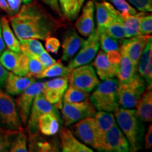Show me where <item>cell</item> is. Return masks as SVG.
Here are the masks:
<instances>
[{"mask_svg":"<svg viewBox=\"0 0 152 152\" xmlns=\"http://www.w3.org/2000/svg\"><path fill=\"white\" fill-rule=\"evenodd\" d=\"M8 20L19 41L28 38L45 40L64 26L37 1L24 4Z\"/></svg>","mask_w":152,"mask_h":152,"instance_id":"6da1fadb","label":"cell"},{"mask_svg":"<svg viewBox=\"0 0 152 152\" xmlns=\"http://www.w3.org/2000/svg\"><path fill=\"white\" fill-rule=\"evenodd\" d=\"M114 112L119 128L130 144V151H137L140 149L144 128L137 116L136 110L118 106Z\"/></svg>","mask_w":152,"mask_h":152,"instance_id":"7a4b0ae2","label":"cell"},{"mask_svg":"<svg viewBox=\"0 0 152 152\" xmlns=\"http://www.w3.org/2000/svg\"><path fill=\"white\" fill-rule=\"evenodd\" d=\"M118 80L110 78L99 83L90 96V102L98 111L114 112L118 107Z\"/></svg>","mask_w":152,"mask_h":152,"instance_id":"3957f363","label":"cell"},{"mask_svg":"<svg viewBox=\"0 0 152 152\" xmlns=\"http://www.w3.org/2000/svg\"><path fill=\"white\" fill-rule=\"evenodd\" d=\"M0 127L13 130H23L14 99L1 88H0Z\"/></svg>","mask_w":152,"mask_h":152,"instance_id":"277c9868","label":"cell"},{"mask_svg":"<svg viewBox=\"0 0 152 152\" xmlns=\"http://www.w3.org/2000/svg\"><path fill=\"white\" fill-rule=\"evenodd\" d=\"M99 83L93 66L87 64L73 68L68 75V83L71 86L88 93L92 92Z\"/></svg>","mask_w":152,"mask_h":152,"instance_id":"5b68a950","label":"cell"},{"mask_svg":"<svg viewBox=\"0 0 152 152\" xmlns=\"http://www.w3.org/2000/svg\"><path fill=\"white\" fill-rule=\"evenodd\" d=\"M145 90V83L140 75L131 83L120 84L118 105L125 109H134Z\"/></svg>","mask_w":152,"mask_h":152,"instance_id":"8992f818","label":"cell"},{"mask_svg":"<svg viewBox=\"0 0 152 152\" xmlns=\"http://www.w3.org/2000/svg\"><path fill=\"white\" fill-rule=\"evenodd\" d=\"M61 110L65 127L71 126L81 119L92 116L96 113V109L89 99L77 103L63 102Z\"/></svg>","mask_w":152,"mask_h":152,"instance_id":"52a82bcc","label":"cell"},{"mask_svg":"<svg viewBox=\"0 0 152 152\" xmlns=\"http://www.w3.org/2000/svg\"><path fill=\"white\" fill-rule=\"evenodd\" d=\"M52 113L60 117V113L58 109L51 103H49L41 92L36 95L34 98L31 109H30L29 117L27 121V132L28 134H33L39 132L38 123L42 115L45 113Z\"/></svg>","mask_w":152,"mask_h":152,"instance_id":"ba28073f","label":"cell"},{"mask_svg":"<svg viewBox=\"0 0 152 152\" xmlns=\"http://www.w3.org/2000/svg\"><path fill=\"white\" fill-rule=\"evenodd\" d=\"M82 45L77 55L68 64V68L70 71L77 66L88 64L92 61L97 54L99 48V33L94 29L90 35L87 37Z\"/></svg>","mask_w":152,"mask_h":152,"instance_id":"9c48e42d","label":"cell"},{"mask_svg":"<svg viewBox=\"0 0 152 152\" xmlns=\"http://www.w3.org/2000/svg\"><path fill=\"white\" fill-rule=\"evenodd\" d=\"M43 88L44 82L35 81L26 90L19 94L15 100L19 117L23 125L27 123L34 98L36 95L42 92Z\"/></svg>","mask_w":152,"mask_h":152,"instance_id":"30bf717a","label":"cell"},{"mask_svg":"<svg viewBox=\"0 0 152 152\" xmlns=\"http://www.w3.org/2000/svg\"><path fill=\"white\" fill-rule=\"evenodd\" d=\"M99 151H130L129 142L116 124L113 125L104 135L101 142Z\"/></svg>","mask_w":152,"mask_h":152,"instance_id":"8fae6325","label":"cell"},{"mask_svg":"<svg viewBox=\"0 0 152 152\" xmlns=\"http://www.w3.org/2000/svg\"><path fill=\"white\" fill-rule=\"evenodd\" d=\"M68 86V76L56 77L44 82V88L42 92L49 103L54 105L58 110L62 107L63 98Z\"/></svg>","mask_w":152,"mask_h":152,"instance_id":"7c38bea8","label":"cell"},{"mask_svg":"<svg viewBox=\"0 0 152 152\" xmlns=\"http://www.w3.org/2000/svg\"><path fill=\"white\" fill-rule=\"evenodd\" d=\"M70 130L74 135L77 137L84 144L90 145L96 150L99 149L96 125L92 116L86 117L74 123Z\"/></svg>","mask_w":152,"mask_h":152,"instance_id":"4fadbf2b","label":"cell"},{"mask_svg":"<svg viewBox=\"0 0 152 152\" xmlns=\"http://www.w3.org/2000/svg\"><path fill=\"white\" fill-rule=\"evenodd\" d=\"M151 35H138L130 37L128 39H122L120 50H122L128 56L134 65L137 67L140 56L147 46V43L151 40Z\"/></svg>","mask_w":152,"mask_h":152,"instance_id":"5bb4252c","label":"cell"},{"mask_svg":"<svg viewBox=\"0 0 152 152\" xmlns=\"http://www.w3.org/2000/svg\"><path fill=\"white\" fill-rule=\"evenodd\" d=\"M75 28L83 37L90 35L94 28V4L89 0L83 7L82 14L75 24Z\"/></svg>","mask_w":152,"mask_h":152,"instance_id":"9a60e30c","label":"cell"},{"mask_svg":"<svg viewBox=\"0 0 152 152\" xmlns=\"http://www.w3.org/2000/svg\"><path fill=\"white\" fill-rule=\"evenodd\" d=\"M96 18L97 27L96 30L98 32L102 31L108 25H109L115 19L118 18L120 11L115 9L113 6L108 1L95 2Z\"/></svg>","mask_w":152,"mask_h":152,"instance_id":"2e32d148","label":"cell"},{"mask_svg":"<svg viewBox=\"0 0 152 152\" xmlns=\"http://www.w3.org/2000/svg\"><path fill=\"white\" fill-rule=\"evenodd\" d=\"M85 39L80 37L73 28L68 30L63 37L61 61H68L77 52Z\"/></svg>","mask_w":152,"mask_h":152,"instance_id":"e0dca14e","label":"cell"},{"mask_svg":"<svg viewBox=\"0 0 152 152\" xmlns=\"http://www.w3.org/2000/svg\"><path fill=\"white\" fill-rule=\"evenodd\" d=\"M35 81V77L18 75L11 71L7 73L3 87H4L6 92L15 96L26 90Z\"/></svg>","mask_w":152,"mask_h":152,"instance_id":"ac0fdd59","label":"cell"},{"mask_svg":"<svg viewBox=\"0 0 152 152\" xmlns=\"http://www.w3.org/2000/svg\"><path fill=\"white\" fill-rule=\"evenodd\" d=\"M96 55L92 65L95 68L99 77L102 80H105L107 79L113 78L116 76V71L118 66L113 65L109 62L106 56V53L100 50Z\"/></svg>","mask_w":152,"mask_h":152,"instance_id":"d6986e66","label":"cell"},{"mask_svg":"<svg viewBox=\"0 0 152 152\" xmlns=\"http://www.w3.org/2000/svg\"><path fill=\"white\" fill-rule=\"evenodd\" d=\"M121 58L118 66L116 76L120 84H127L134 80L137 76V67L134 65L128 56L122 50H120Z\"/></svg>","mask_w":152,"mask_h":152,"instance_id":"ffe728a7","label":"cell"},{"mask_svg":"<svg viewBox=\"0 0 152 152\" xmlns=\"http://www.w3.org/2000/svg\"><path fill=\"white\" fill-rule=\"evenodd\" d=\"M61 147L64 152H92L93 150L76 139L71 130L64 128L59 131Z\"/></svg>","mask_w":152,"mask_h":152,"instance_id":"44dd1931","label":"cell"},{"mask_svg":"<svg viewBox=\"0 0 152 152\" xmlns=\"http://www.w3.org/2000/svg\"><path fill=\"white\" fill-rule=\"evenodd\" d=\"M137 116L141 121H152V85H148L136 106Z\"/></svg>","mask_w":152,"mask_h":152,"instance_id":"7402d4cb","label":"cell"},{"mask_svg":"<svg viewBox=\"0 0 152 152\" xmlns=\"http://www.w3.org/2000/svg\"><path fill=\"white\" fill-rule=\"evenodd\" d=\"M94 121L96 125V134H97L99 149L100 150L101 142L105 133L111 128L115 123V120L114 115L111 112L99 111L98 113L94 114Z\"/></svg>","mask_w":152,"mask_h":152,"instance_id":"603a6c76","label":"cell"},{"mask_svg":"<svg viewBox=\"0 0 152 152\" xmlns=\"http://www.w3.org/2000/svg\"><path fill=\"white\" fill-rule=\"evenodd\" d=\"M29 151L50 152L58 151V147L56 142L52 139H47L39 134V132L29 134Z\"/></svg>","mask_w":152,"mask_h":152,"instance_id":"cb8c5ba5","label":"cell"},{"mask_svg":"<svg viewBox=\"0 0 152 152\" xmlns=\"http://www.w3.org/2000/svg\"><path fill=\"white\" fill-rule=\"evenodd\" d=\"M61 118L54 113H45L39 118L38 128L42 134L45 136H53L60 130Z\"/></svg>","mask_w":152,"mask_h":152,"instance_id":"d4e9b609","label":"cell"},{"mask_svg":"<svg viewBox=\"0 0 152 152\" xmlns=\"http://www.w3.org/2000/svg\"><path fill=\"white\" fill-rule=\"evenodd\" d=\"M143 13V11H140L136 14H130L128 13L121 12V24L124 30L125 37L130 38L140 35L139 25L140 18Z\"/></svg>","mask_w":152,"mask_h":152,"instance_id":"484cf974","label":"cell"},{"mask_svg":"<svg viewBox=\"0 0 152 152\" xmlns=\"http://www.w3.org/2000/svg\"><path fill=\"white\" fill-rule=\"evenodd\" d=\"M0 23H1L3 39L6 47L14 52H20V41L14 33V31L11 30L8 18L4 16L2 17L0 19Z\"/></svg>","mask_w":152,"mask_h":152,"instance_id":"4316f807","label":"cell"},{"mask_svg":"<svg viewBox=\"0 0 152 152\" xmlns=\"http://www.w3.org/2000/svg\"><path fill=\"white\" fill-rule=\"evenodd\" d=\"M20 52L34 57H37L45 50L40 41L35 38H28L20 40Z\"/></svg>","mask_w":152,"mask_h":152,"instance_id":"83f0119b","label":"cell"},{"mask_svg":"<svg viewBox=\"0 0 152 152\" xmlns=\"http://www.w3.org/2000/svg\"><path fill=\"white\" fill-rule=\"evenodd\" d=\"M69 68L68 66H65L63 64L61 60H58L45 68L42 73L37 76V78H45V77H56L62 76H68L70 73Z\"/></svg>","mask_w":152,"mask_h":152,"instance_id":"f1b7e54d","label":"cell"},{"mask_svg":"<svg viewBox=\"0 0 152 152\" xmlns=\"http://www.w3.org/2000/svg\"><path fill=\"white\" fill-rule=\"evenodd\" d=\"M60 9L64 16L69 20H73L78 16L81 7L77 0H58Z\"/></svg>","mask_w":152,"mask_h":152,"instance_id":"f546056e","label":"cell"},{"mask_svg":"<svg viewBox=\"0 0 152 152\" xmlns=\"http://www.w3.org/2000/svg\"><path fill=\"white\" fill-rule=\"evenodd\" d=\"M89 97H90V94L88 92L70 85V87L67 88L64 93L63 102L77 103V102H84L88 99Z\"/></svg>","mask_w":152,"mask_h":152,"instance_id":"4dcf8cb0","label":"cell"},{"mask_svg":"<svg viewBox=\"0 0 152 152\" xmlns=\"http://www.w3.org/2000/svg\"><path fill=\"white\" fill-rule=\"evenodd\" d=\"M20 52H16L10 49H4L0 55V62L7 71H14Z\"/></svg>","mask_w":152,"mask_h":152,"instance_id":"1f68e13d","label":"cell"},{"mask_svg":"<svg viewBox=\"0 0 152 152\" xmlns=\"http://www.w3.org/2000/svg\"><path fill=\"white\" fill-rule=\"evenodd\" d=\"M101 32H105L108 35H111V37L115 38L118 40H122V39L126 38L122 24H121V13H120L118 18L115 19L113 21H112L109 25H108L103 30L99 32V33H101Z\"/></svg>","mask_w":152,"mask_h":152,"instance_id":"d6a6232c","label":"cell"},{"mask_svg":"<svg viewBox=\"0 0 152 152\" xmlns=\"http://www.w3.org/2000/svg\"><path fill=\"white\" fill-rule=\"evenodd\" d=\"M99 33V45L102 51L106 53L111 50L120 51L118 39L111 37L105 32H101Z\"/></svg>","mask_w":152,"mask_h":152,"instance_id":"836d02e7","label":"cell"},{"mask_svg":"<svg viewBox=\"0 0 152 152\" xmlns=\"http://www.w3.org/2000/svg\"><path fill=\"white\" fill-rule=\"evenodd\" d=\"M9 151L11 152H27V137L23 130L18 131L11 141Z\"/></svg>","mask_w":152,"mask_h":152,"instance_id":"e575fe53","label":"cell"},{"mask_svg":"<svg viewBox=\"0 0 152 152\" xmlns=\"http://www.w3.org/2000/svg\"><path fill=\"white\" fill-rule=\"evenodd\" d=\"M18 132L0 127V152L9 151L11 141Z\"/></svg>","mask_w":152,"mask_h":152,"instance_id":"d590c367","label":"cell"},{"mask_svg":"<svg viewBox=\"0 0 152 152\" xmlns=\"http://www.w3.org/2000/svg\"><path fill=\"white\" fill-rule=\"evenodd\" d=\"M152 33L151 14L144 12L140 20L139 33L140 35H150Z\"/></svg>","mask_w":152,"mask_h":152,"instance_id":"8d00e7d4","label":"cell"},{"mask_svg":"<svg viewBox=\"0 0 152 152\" xmlns=\"http://www.w3.org/2000/svg\"><path fill=\"white\" fill-rule=\"evenodd\" d=\"M151 56H152V42L151 40H150L147 43V46L142 52L137 64V72L141 77L143 75L144 69H145L146 66L149 61V57Z\"/></svg>","mask_w":152,"mask_h":152,"instance_id":"74e56055","label":"cell"},{"mask_svg":"<svg viewBox=\"0 0 152 152\" xmlns=\"http://www.w3.org/2000/svg\"><path fill=\"white\" fill-rule=\"evenodd\" d=\"M29 56L28 61V71L27 76L33 77H37V76L45 69V67L42 65V64L37 58L34 56Z\"/></svg>","mask_w":152,"mask_h":152,"instance_id":"f35d334b","label":"cell"},{"mask_svg":"<svg viewBox=\"0 0 152 152\" xmlns=\"http://www.w3.org/2000/svg\"><path fill=\"white\" fill-rule=\"evenodd\" d=\"M28 61H29V56L24 53L20 52L16 66L13 73L21 76L27 75L28 71Z\"/></svg>","mask_w":152,"mask_h":152,"instance_id":"ab89813d","label":"cell"},{"mask_svg":"<svg viewBox=\"0 0 152 152\" xmlns=\"http://www.w3.org/2000/svg\"><path fill=\"white\" fill-rule=\"evenodd\" d=\"M99 1H108L113 6V7L120 12L128 13L130 14H136L137 11L132 7L126 0H99Z\"/></svg>","mask_w":152,"mask_h":152,"instance_id":"60d3db41","label":"cell"},{"mask_svg":"<svg viewBox=\"0 0 152 152\" xmlns=\"http://www.w3.org/2000/svg\"><path fill=\"white\" fill-rule=\"evenodd\" d=\"M139 11L143 12H151L152 0H128Z\"/></svg>","mask_w":152,"mask_h":152,"instance_id":"b9f144b4","label":"cell"},{"mask_svg":"<svg viewBox=\"0 0 152 152\" xmlns=\"http://www.w3.org/2000/svg\"><path fill=\"white\" fill-rule=\"evenodd\" d=\"M45 50L48 52L54 53L57 54L58 52V49L60 48L61 43L59 40L56 37H48L45 39Z\"/></svg>","mask_w":152,"mask_h":152,"instance_id":"7bdbcfd3","label":"cell"},{"mask_svg":"<svg viewBox=\"0 0 152 152\" xmlns=\"http://www.w3.org/2000/svg\"><path fill=\"white\" fill-rule=\"evenodd\" d=\"M36 58H37V59L40 61L42 65L45 67V68H47L49 66H52V64H54L56 61V59H54L53 57L51 56V55L45 49Z\"/></svg>","mask_w":152,"mask_h":152,"instance_id":"ee69618b","label":"cell"},{"mask_svg":"<svg viewBox=\"0 0 152 152\" xmlns=\"http://www.w3.org/2000/svg\"><path fill=\"white\" fill-rule=\"evenodd\" d=\"M142 77L144 82H147L148 85H152V56L149 57V60L144 69Z\"/></svg>","mask_w":152,"mask_h":152,"instance_id":"f6af8a7d","label":"cell"},{"mask_svg":"<svg viewBox=\"0 0 152 152\" xmlns=\"http://www.w3.org/2000/svg\"><path fill=\"white\" fill-rule=\"evenodd\" d=\"M106 56L108 60L111 64L115 66H118L120 61L121 58V54L120 51L117 50H111L106 52Z\"/></svg>","mask_w":152,"mask_h":152,"instance_id":"bcb514c9","label":"cell"},{"mask_svg":"<svg viewBox=\"0 0 152 152\" xmlns=\"http://www.w3.org/2000/svg\"><path fill=\"white\" fill-rule=\"evenodd\" d=\"M6 1H7L9 10H10L11 16L18 12L22 3V0H6Z\"/></svg>","mask_w":152,"mask_h":152,"instance_id":"7dc6e473","label":"cell"},{"mask_svg":"<svg viewBox=\"0 0 152 152\" xmlns=\"http://www.w3.org/2000/svg\"><path fill=\"white\" fill-rule=\"evenodd\" d=\"M43 1L47 6H49L53 11H55L57 14H58L59 16H61V11L59 5H58V0H43Z\"/></svg>","mask_w":152,"mask_h":152,"instance_id":"c3c4849f","label":"cell"},{"mask_svg":"<svg viewBox=\"0 0 152 152\" xmlns=\"http://www.w3.org/2000/svg\"><path fill=\"white\" fill-rule=\"evenodd\" d=\"M144 147L145 149H150L152 146V125H150L148 131L144 137Z\"/></svg>","mask_w":152,"mask_h":152,"instance_id":"681fc988","label":"cell"},{"mask_svg":"<svg viewBox=\"0 0 152 152\" xmlns=\"http://www.w3.org/2000/svg\"><path fill=\"white\" fill-rule=\"evenodd\" d=\"M7 73H8L7 70L1 65V62H0V88H2L4 87Z\"/></svg>","mask_w":152,"mask_h":152,"instance_id":"f907efd6","label":"cell"},{"mask_svg":"<svg viewBox=\"0 0 152 152\" xmlns=\"http://www.w3.org/2000/svg\"><path fill=\"white\" fill-rule=\"evenodd\" d=\"M0 9L4 11L6 13H7L11 16L10 10H9L8 4H7L6 0H0Z\"/></svg>","mask_w":152,"mask_h":152,"instance_id":"816d5d0a","label":"cell"},{"mask_svg":"<svg viewBox=\"0 0 152 152\" xmlns=\"http://www.w3.org/2000/svg\"><path fill=\"white\" fill-rule=\"evenodd\" d=\"M6 48V45L4 42L2 33H1V23H0V53H1Z\"/></svg>","mask_w":152,"mask_h":152,"instance_id":"f5cc1de1","label":"cell"},{"mask_svg":"<svg viewBox=\"0 0 152 152\" xmlns=\"http://www.w3.org/2000/svg\"><path fill=\"white\" fill-rule=\"evenodd\" d=\"M33 0H22V2H23L24 4H29L32 2Z\"/></svg>","mask_w":152,"mask_h":152,"instance_id":"db71d44e","label":"cell"},{"mask_svg":"<svg viewBox=\"0 0 152 152\" xmlns=\"http://www.w3.org/2000/svg\"><path fill=\"white\" fill-rule=\"evenodd\" d=\"M77 1H78V3H79L80 6V7H82V6H83V3L85 2V0H77Z\"/></svg>","mask_w":152,"mask_h":152,"instance_id":"11a10c76","label":"cell"}]
</instances>
